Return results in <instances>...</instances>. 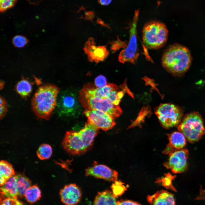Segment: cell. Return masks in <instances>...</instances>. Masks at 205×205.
<instances>
[{
    "label": "cell",
    "mask_w": 205,
    "mask_h": 205,
    "mask_svg": "<svg viewBox=\"0 0 205 205\" xmlns=\"http://www.w3.org/2000/svg\"><path fill=\"white\" fill-rule=\"evenodd\" d=\"M161 60L162 65L166 70L175 76L180 77L190 68L192 57L187 47L176 43L165 50Z\"/></svg>",
    "instance_id": "obj_1"
},
{
    "label": "cell",
    "mask_w": 205,
    "mask_h": 205,
    "mask_svg": "<svg viewBox=\"0 0 205 205\" xmlns=\"http://www.w3.org/2000/svg\"><path fill=\"white\" fill-rule=\"evenodd\" d=\"M59 88L51 84L40 87L31 101L32 109L39 118L48 120L56 106Z\"/></svg>",
    "instance_id": "obj_2"
},
{
    "label": "cell",
    "mask_w": 205,
    "mask_h": 205,
    "mask_svg": "<svg viewBox=\"0 0 205 205\" xmlns=\"http://www.w3.org/2000/svg\"><path fill=\"white\" fill-rule=\"evenodd\" d=\"M78 97L85 109L99 110L114 118L119 116L122 112L119 106L115 105L108 99L92 95L82 89L79 92Z\"/></svg>",
    "instance_id": "obj_3"
},
{
    "label": "cell",
    "mask_w": 205,
    "mask_h": 205,
    "mask_svg": "<svg viewBox=\"0 0 205 205\" xmlns=\"http://www.w3.org/2000/svg\"><path fill=\"white\" fill-rule=\"evenodd\" d=\"M168 31L165 25L157 21L146 23L142 30V40L148 48L158 49L162 47L166 42Z\"/></svg>",
    "instance_id": "obj_4"
},
{
    "label": "cell",
    "mask_w": 205,
    "mask_h": 205,
    "mask_svg": "<svg viewBox=\"0 0 205 205\" xmlns=\"http://www.w3.org/2000/svg\"><path fill=\"white\" fill-rule=\"evenodd\" d=\"M178 129L190 143L198 141L205 133L203 119L197 112L186 115L178 126Z\"/></svg>",
    "instance_id": "obj_5"
},
{
    "label": "cell",
    "mask_w": 205,
    "mask_h": 205,
    "mask_svg": "<svg viewBox=\"0 0 205 205\" xmlns=\"http://www.w3.org/2000/svg\"><path fill=\"white\" fill-rule=\"evenodd\" d=\"M139 12L136 11L130 29V37L127 46L119 54L118 60L122 63H135L139 56L138 50L137 23Z\"/></svg>",
    "instance_id": "obj_6"
},
{
    "label": "cell",
    "mask_w": 205,
    "mask_h": 205,
    "mask_svg": "<svg viewBox=\"0 0 205 205\" xmlns=\"http://www.w3.org/2000/svg\"><path fill=\"white\" fill-rule=\"evenodd\" d=\"M155 113L162 126L169 128L178 125L183 115V112L180 107L171 103L160 104Z\"/></svg>",
    "instance_id": "obj_7"
},
{
    "label": "cell",
    "mask_w": 205,
    "mask_h": 205,
    "mask_svg": "<svg viewBox=\"0 0 205 205\" xmlns=\"http://www.w3.org/2000/svg\"><path fill=\"white\" fill-rule=\"evenodd\" d=\"M79 97L75 93L68 90L58 94L57 101V112L60 116H74L80 111Z\"/></svg>",
    "instance_id": "obj_8"
},
{
    "label": "cell",
    "mask_w": 205,
    "mask_h": 205,
    "mask_svg": "<svg viewBox=\"0 0 205 205\" xmlns=\"http://www.w3.org/2000/svg\"><path fill=\"white\" fill-rule=\"evenodd\" d=\"M92 95L106 98L109 99L116 105L119 106L124 93L119 90L115 84L108 83L102 87H97L91 83L85 84L82 88Z\"/></svg>",
    "instance_id": "obj_9"
},
{
    "label": "cell",
    "mask_w": 205,
    "mask_h": 205,
    "mask_svg": "<svg viewBox=\"0 0 205 205\" xmlns=\"http://www.w3.org/2000/svg\"><path fill=\"white\" fill-rule=\"evenodd\" d=\"M62 143L65 150L71 154L81 155L88 150L79 131L70 130L66 132Z\"/></svg>",
    "instance_id": "obj_10"
},
{
    "label": "cell",
    "mask_w": 205,
    "mask_h": 205,
    "mask_svg": "<svg viewBox=\"0 0 205 205\" xmlns=\"http://www.w3.org/2000/svg\"><path fill=\"white\" fill-rule=\"evenodd\" d=\"M83 114L98 128L105 131L111 129L116 124L113 117L99 110L85 109Z\"/></svg>",
    "instance_id": "obj_11"
},
{
    "label": "cell",
    "mask_w": 205,
    "mask_h": 205,
    "mask_svg": "<svg viewBox=\"0 0 205 205\" xmlns=\"http://www.w3.org/2000/svg\"><path fill=\"white\" fill-rule=\"evenodd\" d=\"M188 155V151L186 149L175 150L169 153L168 160L163 165L174 173L183 172L187 168Z\"/></svg>",
    "instance_id": "obj_12"
},
{
    "label": "cell",
    "mask_w": 205,
    "mask_h": 205,
    "mask_svg": "<svg viewBox=\"0 0 205 205\" xmlns=\"http://www.w3.org/2000/svg\"><path fill=\"white\" fill-rule=\"evenodd\" d=\"M83 50L88 60L96 64L105 59L109 54L106 46H96L94 38L91 37L85 42Z\"/></svg>",
    "instance_id": "obj_13"
},
{
    "label": "cell",
    "mask_w": 205,
    "mask_h": 205,
    "mask_svg": "<svg viewBox=\"0 0 205 205\" xmlns=\"http://www.w3.org/2000/svg\"><path fill=\"white\" fill-rule=\"evenodd\" d=\"M86 176H92L109 181H115L117 179L118 173L104 165H96L85 169Z\"/></svg>",
    "instance_id": "obj_14"
},
{
    "label": "cell",
    "mask_w": 205,
    "mask_h": 205,
    "mask_svg": "<svg viewBox=\"0 0 205 205\" xmlns=\"http://www.w3.org/2000/svg\"><path fill=\"white\" fill-rule=\"evenodd\" d=\"M59 194L61 201L65 205H76L81 197L80 189L75 184L65 185L60 190Z\"/></svg>",
    "instance_id": "obj_15"
},
{
    "label": "cell",
    "mask_w": 205,
    "mask_h": 205,
    "mask_svg": "<svg viewBox=\"0 0 205 205\" xmlns=\"http://www.w3.org/2000/svg\"><path fill=\"white\" fill-rule=\"evenodd\" d=\"M0 201L7 198H17L18 192L16 175H15L1 186Z\"/></svg>",
    "instance_id": "obj_16"
},
{
    "label": "cell",
    "mask_w": 205,
    "mask_h": 205,
    "mask_svg": "<svg viewBox=\"0 0 205 205\" xmlns=\"http://www.w3.org/2000/svg\"><path fill=\"white\" fill-rule=\"evenodd\" d=\"M169 143L163 153L167 154L182 149L186 144L185 137L181 132H175L168 135Z\"/></svg>",
    "instance_id": "obj_17"
},
{
    "label": "cell",
    "mask_w": 205,
    "mask_h": 205,
    "mask_svg": "<svg viewBox=\"0 0 205 205\" xmlns=\"http://www.w3.org/2000/svg\"><path fill=\"white\" fill-rule=\"evenodd\" d=\"M148 200L152 205H175L173 195L165 190L157 192L148 196Z\"/></svg>",
    "instance_id": "obj_18"
},
{
    "label": "cell",
    "mask_w": 205,
    "mask_h": 205,
    "mask_svg": "<svg viewBox=\"0 0 205 205\" xmlns=\"http://www.w3.org/2000/svg\"><path fill=\"white\" fill-rule=\"evenodd\" d=\"M93 205H117V201L113 193L106 190L98 193Z\"/></svg>",
    "instance_id": "obj_19"
},
{
    "label": "cell",
    "mask_w": 205,
    "mask_h": 205,
    "mask_svg": "<svg viewBox=\"0 0 205 205\" xmlns=\"http://www.w3.org/2000/svg\"><path fill=\"white\" fill-rule=\"evenodd\" d=\"M15 175V171L12 165L7 161H1L0 163V186Z\"/></svg>",
    "instance_id": "obj_20"
},
{
    "label": "cell",
    "mask_w": 205,
    "mask_h": 205,
    "mask_svg": "<svg viewBox=\"0 0 205 205\" xmlns=\"http://www.w3.org/2000/svg\"><path fill=\"white\" fill-rule=\"evenodd\" d=\"M16 175L18 196L20 198H22L24 196L27 190L32 186V182L30 180L22 174H19Z\"/></svg>",
    "instance_id": "obj_21"
},
{
    "label": "cell",
    "mask_w": 205,
    "mask_h": 205,
    "mask_svg": "<svg viewBox=\"0 0 205 205\" xmlns=\"http://www.w3.org/2000/svg\"><path fill=\"white\" fill-rule=\"evenodd\" d=\"M41 196V191L36 184L32 185L26 191L24 197L27 201L31 204L34 203L40 200Z\"/></svg>",
    "instance_id": "obj_22"
},
{
    "label": "cell",
    "mask_w": 205,
    "mask_h": 205,
    "mask_svg": "<svg viewBox=\"0 0 205 205\" xmlns=\"http://www.w3.org/2000/svg\"><path fill=\"white\" fill-rule=\"evenodd\" d=\"M18 93L23 97H26L31 93L32 85L26 79H22L17 83L16 87Z\"/></svg>",
    "instance_id": "obj_23"
},
{
    "label": "cell",
    "mask_w": 205,
    "mask_h": 205,
    "mask_svg": "<svg viewBox=\"0 0 205 205\" xmlns=\"http://www.w3.org/2000/svg\"><path fill=\"white\" fill-rule=\"evenodd\" d=\"M52 152V149L51 146L45 144L41 145L36 152L38 157L42 160L48 159L51 157Z\"/></svg>",
    "instance_id": "obj_24"
},
{
    "label": "cell",
    "mask_w": 205,
    "mask_h": 205,
    "mask_svg": "<svg viewBox=\"0 0 205 205\" xmlns=\"http://www.w3.org/2000/svg\"><path fill=\"white\" fill-rule=\"evenodd\" d=\"M17 0H0V12L3 13L13 7Z\"/></svg>",
    "instance_id": "obj_25"
},
{
    "label": "cell",
    "mask_w": 205,
    "mask_h": 205,
    "mask_svg": "<svg viewBox=\"0 0 205 205\" xmlns=\"http://www.w3.org/2000/svg\"><path fill=\"white\" fill-rule=\"evenodd\" d=\"M26 38L22 36L17 35L14 37L13 40V43L15 46L21 48L24 46L27 43Z\"/></svg>",
    "instance_id": "obj_26"
},
{
    "label": "cell",
    "mask_w": 205,
    "mask_h": 205,
    "mask_svg": "<svg viewBox=\"0 0 205 205\" xmlns=\"http://www.w3.org/2000/svg\"><path fill=\"white\" fill-rule=\"evenodd\" d=\"M175 176H172L169 173L165 174L164 177L157 181L158 182L162 183L164 186L167 187H171L173 188L171 184L172 180L175 177Z\"/></svg>",
    "instance_id": "obj_27"
},
{
    "label": "cell",
    "mask_w": 205,
    "mask_h": 205,
    "mask_svg": "<svg viewBox=\"0 0 205 205\" xmlns=\"http://www.w3.org/2000/svg\"><path fill=\"white\" fill-rule=\"evenodd\" d=\"M106 78L103 75H101L97 76L95 80V85L97 87H102L107 84Z\"/></svg>",
    "instance_id": "obj_28"
},
{
    "label": "cell",
    "mask_w": 205,
    "mask_h": 205,
    "mask_svg": "<svg viewBox=\"0 0 205 205\" xmlns=\"http://www.w3.org/2000/svg\"><path fill=\"white\" fill-rule=\"evenodd\" d=\"M0 205H23L15 198H7L1 201Z\"/></svg>",
    "instance_id": "obj_29"
},
{
    "label": "cell",
    "mask_w": 205,
    "mask_h": 205,
    "mask_svg": "<svg viewBox=\"0 0 205 205\" xmlns=\"http://www.w3.org/2000/svg\"><path fill=\"white\" fill-rule=\"evenodd\" d=\"M110 44L111 45V50L112 51H116L121 46V42L118 38L117 40L110 42Z\"/></svg>",
    "instance_id": "obj_30"
},
{
    "label": "cell",
    "mask_w": 205,
    "mask_h": 205,
    "mask_svg": "<svg viewBox=\"0 0 205 205\" xmlns=\"http://www.w3.org/2000/svg\"><path fill=\"white\" fill-rule=\"evenodd\" d=\"M117 205H141L136 202L131 200L118 201Z\"/></svg>",
    "instance_id": "obj_31"
},
{
    "label": "cell",
    "mask_w": 205,
    "mask_h": 205,
    "mask_svg": "<svg viewBox=\"0 0 205 205\" xmlns=\"http://www.w3.org/2000/svg\"><path fill=\"white\" fill-rule=\"evenodd\" d=\"M0 117L1 119L5 116L7 110V103L0 105Z\"/></svg>",
    "instance_id": "obj_32"
},
{
    "label": "cell",
    "mask_w": 205,
    "mask_h": 205,
    "mask_svg": "<svg viewBox=\"0 0 205 205\" xmlns=\"http://www.w3.org/2000/svg\"><path fill=\"white\" fill-rule=\"evenodd\" d=\"M198 197L200 200H205V190L200 189Z\"/></svg>",
    "instance_id": "obj_33"
},
{
    "label": "cell",
    "mask_w": 205,
    "mask_h": 205,
    "mask_svg": "<svg viewBox=\"0 0 205 205\" xmlns=\"http://www.w3.org/2000/svg\"><path fill=\"white\" fill-rule=\"evenodd\" d=\"M112 0H99L100 4L103 5H107L109 4Z\"/></svg>",
    "instance_id": "obj_34"
}]
</instances>
